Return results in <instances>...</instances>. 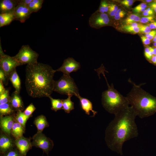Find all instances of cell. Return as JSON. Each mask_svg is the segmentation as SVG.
Wrapping results in <instances>:
<instances>
[{
    "label": "cell",
    "instance_id": "6da1fadb",
    "mask_svg": "<svg viewBox=\"0 0 156 156\" xmlns=\"http://www.w3.org/2000/svg\"><path fill=\"white\" fill-rule=\"evenodd\" d=\"M114 115V119L106 129L105 139L108 148L122 155L124 143L138 136V130L135 122L137 116L131 106Z\"/></svg>",
    "mask_w": 156,
    "mask_h": 156
},
{
    "label": "cell",
    "instance_id": "7a4b0ae2",
    "mask_svg": "<svg viewBox=\"0 0 156 156\" xmlns=\"http://www.w3.org/2000/svg\"><path fill=\"white\" fill-rule=\"evenodd\" d=\"M55 70L49 65L38 62L27 65L25 86L27 92L34 98L48 97L52 94Z\"/></svg>",
    "mask_w": 156,
    "mask_h": 156
},
{
    "label": "cell",
    "instance_id": "3957f363",
    "mask_svg": "<svg viewBox=\"0 0 156 156\" xmlns=\"http://www.w3.org/2000/svg\"><path fill=\"white\" fill-rule=\"evenodd\" d=\"M133 84L131 91L126 96L137 116L141 118L152 115L156 112V98L151 95L131 80Z\"/></svg>",
    "mask_w": 156,
    "mask_h": 156
},
{
    "label": "cell",
    "instance_id": "277c9868",
    "mask_svg": "<svg viewBox=\"0 0 156 156\" xmlns=\"http://www.w3.org/2000/svg\"><path fill=\"white\" fill-rule=\"evenodd\" d=\"M108 86V89L102 92V103L105 109L108 112L115 114L129 106L127 97L124 96L115 89L113 84L109 85L104 73L102 72Z\"/></svg>",
    "mask_w": 156,
    "mask_h": 156
},
{
    "label": "cell",
    "instance_id": "5b68a950",
    "mask_svg": "<svg viewBox=\"0 0 156 156\" xmlns=\"http://www.w3.org/2000/svg\"><path fill=\"white\" fill-rule=\"evenodd\" d=\"M53 91L68 96L79 95V90L73 79L70 76L64 75L58 80L55 81Z\"/></svg>",
    "mask_w": 156,
    "mask_h": 156
},
{
    "label": "cell",
    "instance_id": "8992f818",
    "mask_svg": "<svg viewBox=\"0 0 156 156\" xmlns=\"http://www.w3.org/2000/svg\"><path fill=\"white\" fill-rule=\"evenodd\" d=\"M39 54L33 50L28 45H23L14 57L21 65L37 63Z\"/></svg>",
    "mask_w": 156,
    "mask_h": 156
},
{
    "label": "cell",
    "instance_id": "52a82bcc",
    "mask_svg": "<svg viewBox=\"0 0 156 156\" xmlns=\"http://www.w3.org/2000/svg\"><path fill=\"white\" fill-rule=\"evenodd\" d=\"M31 139L32 146L41 148L48 155L54 146L52 140L47 137L42 132H37Z\"/></svg>",
    "mask_w": 156,
    "mask_h": 156
},
{
    "label": "cell",
    "instance_id": "ba28073f",
    "mask_svg": "<svg viewBox=\"0 0 156 156\" xmlns=\"http://www.w3.org/2000/svg\"><path fill=\"white\" fill-rule=\"evenodd\" d=\"M89 24L92 28L99 29L111 24L109 15L106 13H101L97 10L93 13L89 18Z\"/></svg>",
    "mask_w": 156,
    "mask_h": 156
},
{
    "label": "cell",
    "instance_id": "9c48e42d",
    "mask_svg": "<svg viewBox=\"0 0 156 156\" xmlns=\"http://www.w3.org/2000/svg\"><path fill=\"white\" fill-rule=\"evenodd\" d=\"M22 65L13 57L4 54L0 55V68L3 70L8 78L10 74L17 67Z\"/></svg>",
    "mask_w": 156,
    "mask_h": 156
},
{
    "label": "cell",
    "instance_id": "30bf717a",
    "mask_svg": "<svg viewBox=\"0 0 156 156\" xmlns=\"http://www.w3.org/2000/svg\"><path fill=\"white\" fill-rule=\"evenodd\" d=\"M81 65L80 63L76 61L72 57H68L64 61L62 66L56 71L61 72L63 75L70 76V74L73 72H76L80 69Z\"/></svg>",
    "mask_w": 156,
    "mask_h": 156
},
{
    "label": "cell",
    "instance_id": "8fae6325",
    "mask_svg": "<svg viewBox=\"0 0 156 156\" xmlns=\"http://www.w3.org/2000/svg\"><path fill=\"white\" fill-rule=\"evenodd\" d=\"M13 14L15 20L23 23L29 18L31 13L27 6L19 3L16 7Z\"/></svg>",
    "mask_w": 156,
    "mask_h": 156
},
{
    "label": "cell",
    "instance_id": "7c38bea8",
    "mask_svg": "<svg viewBox=\"0 0 156 156\" xmlns=\"http://www.w3.org/2000/svg\"><path fill=\"white\" fill-rule=\"evenodd\" d=\"M15 140L10 135L4 133H1L0 136V153L3 154L16 147Z\"/></svg>",
    "mask_w": 156,
    "mask_h": 156
},
{
    "label": "cell",
    "instance_id": "4fadbf2b",
    "mask_svg": "<svg viewBox=\"0 0 156 156\" xmlns=\"http://www.w3.org/2000/svg\"><path fill=\"white\" fill-rule=\"evenodd\" d=\"M14 143L16 147L23 156H26L32 147L31 139L23 136L15 139Z\"/></svg>",
    "mask_w": 156,
    "mask_h": 156
},
{
    "label": "cell",
    "instance_id": "5bb4252c",
    "mask_svg": "<svg viewBox=\"0 0 156 156\" xmlns=\"http://www.w3.org/2000/svg\"><path fill=\"white\" fill-rule=\"evenodd\" d=\"M14 120V117L13 115L0 116V127L3 133L11 135Z\"/></svg>",
    "mask_w": 156,
    "mask_h": 156
},
{
    "label": "cell",
    "instance_id": "9a60e30c",
    "mask_svg": "<svg viewBox=\"0 0 156 156\" xmlns=\"http://www.w3.org/2000/svg\"><path fill=\"white\" fill-rule=\"evenodd\" d=\"M18 3V0H1L0 14L13 13Z\"/></svg>",
    "mask_w": 156,
    "mask_h": 156
},
{
    "label": "cell",
    "instance_id": "2e32d148",
    "mask_svg": "<svg viewBox=\"0 0 156 156\" xmlns=\"http://www.w3.org/2000/svg\"><path fill=\"white\" fill-rule=\"evenodd\" d=\"M10 103L15 111H22L24 106L20 93L14 91L11 94Z\"/></svg>",
    "mask_w": 156,
    "mask_h": 156
},
{
    "label": "cell",
    "instance_id": "e0dca14e",
    "mask_svg": "<svg viewBox=\"0 0 156 156\" xmlns=\"http://www.w3.org/2000/svg\"><path fill=\"white\" fill-rule=\"evenodd\" d=\"M77 98L79 99L80 104L82 109L88 115H90V112H92L93 113V116H94L97 113V112L93 109L92 103L88 99L86 98L81 97L80 95Z\"/></svg>",
    "mask_w": 156,
    "mask_h": 156
},
{
    "label": "cell",
    "instance_id": "ac0fdd59",
    "mask_svg": "<svg viewBox=\"0 0 156 156\" xmlns=\"http://www.w3.org/2000/svg\"><path fill=\"white\" fill-rule=\"evenodd\" d=\"M34 123L36 126L38 132H42L44 129L49 126L46 117L43 115H40L36 117Z\"/></svg>",
    "mask_w": 156,
    "mask_h": 156
},
{
    "label": "cell",
    "instance_id": "d6986e66",
    "mask_svg": "<svg viewBox=\"0 0 156 156\" xmlns=\"http://www.w3.org/2000/svg\"><path fill=\"white\" fill-rule=\"evenodd\" d=\"M8 78L14 88L15 91L20 93L21 89V80L16 69L10 74Z\"/></svg>",
    "mask_w": 156,
    "mask_h": 156
},
{
    "label": "cell",
    "instance_id": "ffe728a7",
    "mask_svg": "<svg viewBox=\"0 0 156 156\" xmlns=\"http://www.w3.org/2000/svg\"><path fill=\"white\" fill-rule=\"evenodd\" d=\"M25 128L17 122H14L11 130V134L15 139L23 136L25 131Z\"/></svg>",
    "mask_w": 156,
    "mask_h": 156
},
{
    "label": "cell",
    "instance_id": "44dd1931",
    "mask_svg": "<svg viewBox=\"0 0 156 156\" xmlns=\"http://www.w3.org/2000/svg\"><path fill=\"white\" fill-rule=\"evenodd\" d=\"M15 20L13 13H4L0 14V27L9 25Z\"/></svg>",
    "mask_w": 156,
    "mask_h": 156
},
{
    "label": "cell",
    "instance_id": "7402d4cb",
    "mask_svg": "<svg viewBox=\"0 0 156 156\" xmlns=\"http://www.w3.org/2000/svg\"><path fill=\"white\" fill-rule=\"evenodd\" d=\"M15 112L9 103L0 104V116L12 115Z\"/></svg>",
    "mask_w": 156,
    "mask_h": 156
},
{
    "label": "cell",
    "instance_id": "603a6c76",
    "mask_svg": "<svg viewBox=\"0 0 156 156\" xmlns=\"http://www.w3.org/2000/svg\"><path fill=\"white\" fill-rule=\"evenodd\" d=\"M71 95L68 96L66 99H62V109L66 113H69L70 112L74 109V103L71 100Z\"/></svg>",
    "mask_w": 156,
    "mask_h": 156
},
{
    "label": "cell",
    "instance_id": "cb8c5ba5",
    "mask_svg": "<svg viewBox=\"0 0 156 156\" xmlns=\"http://www.w3.org/2000/svg\"><path fill=\"white\" fill-rule=\"evenodd\" d=\"M43 0H32L27 6L31 13L38 12L41 9Z\"/></svg>",
    "mask_w": 156,
    "mask_h": 156
},
{
    "label": "cell",
    "instance_id": "d4e9b609",
    "mask_svg": "<svg viewBox=\"0 0 156 156\" xmlns=\"http://www.w3.org/2000/svg\"><path fill=\"white\" fill-rule=\"evenodd\" d=\"M30 117L26 116L22 111H19L17 112L14 118L16 121L25 127L26 123Z\"/></svg>",
    "mask_w": 156,
    "mask_h": 156
},
{
    "label": "cell",
    "instance_id": "484cf974",
    "mask_svg": "<svg viewBox=\"0 0 156 156\" xmlns=\"http://www.w3.org/2000/svg\"><path fill=\"white\" fill-rule=\"evenodd\" d=\"M140 24L136 23H134L128 25H125L123 27V29L127 32L136 34L139 32V26Z\"/></svg>",
    "mask_w": 156,
    "mask_h": 156
},
{
    "label": "cell",
    "instance_id": "4316f807",
    "mask_svg": "<svg viewBox=\"0 0 156 156\" xmlns=\"http://www.w3.org/2000/svg\"><path fill=\"white\" fill-rule=\"evenodd\" d=\"M50 100L51 104V109L52 110L56 112L58 110L62 109V99H54L51 95L48 96Z\"/></svg>",
    "mask_w": 156,
    "mask_h": 156
},
{
    "label": "cell",
    "instance_id": "83f0119b",
    "mask_svg": "<svg viewBox=\"0 0 156 156\" xmlns=\"http://www.w3.org/2000/svg\"><path fill=\"white\" fill-rule=\"evenodd\" d=\"M140 17L136 14H132L129 16L125 20L124 22L125 25H129L136 22H140Z\"/></svg>",
    "mask_w": 156,
    "mask_h": 156
},
{
    "label": "cell",
    "instance_id": "f1b7e54d",
    "mask_svg": "<svg viewBox=\"0 0 156 156\" xmlns=\"http://www.w3.org/2000/svg\"><path fill=\"white\" fill-rule=\"evenodd\" d=\"M10 99L9 90L8 89H6L3 94L0 95V104L10 103Z\"/></svg>",
    "mask_w": 156,
    "mask_h": 156
},
{
    "label": "cell",
    "instance_id": "f546056e",
    "mask_svg": "<svg viewBox=\"0 0 156 156\" xmlns=\"http://www.w3.org/2000/svg\"><path fill=\"white\" fill-rule=\"evenodd\" d=\"M0 156H23L17 148L15 147L13 149L2 154Z\"/></svg>",
    "mask_w": 156,
    "mask_h": 156
},
{
    "label": "cell",
    "instance_id": "4dcf8cb0",
    "mask_svg": "<svg viewBox=\"0 0 156 156\" xmlns=\"http://www.w3.org/2000/svg\"><path fill=\"white\" fill-rule=\"evenodd\" d=\"M36 108L32 103L30 104L23 112L26 116L31 117L33 113L36 110Z\"/></svg>",
    "mask_w": 156,
    "mask_h": 156
},
{
    "label": "cell",
    "instance_id": "1f68e13d",
    "mask_svg": "<svg viewBox=\"0 0 156 156\" xmlns=\"http://www.w3.org/2000/svg\"><path fill=\"white\" fill-rule=\"evenodd\" d=\"M155 17L153 16H144L141 18L139 22L142 23H151L155 21Z\"/></svg>",
    "mask_w": 156,
    "mask_h": 156
},
{
    "label": "cell",
    "instance_id": "d6a6232c",
    "mask_svg": "<svg viewBox=\"0 0 156 156\" xmlns=\"http://www.w3.org/2000/svg\"><path fill=\"white\" fill-rule=\"evenodd\" d=\"M8 78L3 70L0 68V80L2 81L4 85L6 86L8 84Z\"/></svg>",
    "mask_w": 156,
    "mask_h": 156
},
{
    "label": "cell",
    "instance_id": "836d02e7",
    "mask_svg": "<svg viewBox=\"0 0 156 156\" xmlns=\"http://www.w3.org/2000/svg\"><path fill=\"white\" fill-rule=\"evenodd\" d=\"M126 14V13L124 11L119 9L117 11L114 18L116 20H119L124 17Z\"/></svg>",
    "mask_w": 156,
    "mask_h": 156
},
{
    "label": "cell",
    "instance_id": "e575fe53",
    "mask_svg": "<svg viewBox=\"0 0 156 156\" xmlns=\"http://www.w3.org/2000/svg\"><path fill=\"white\" fill-rule=\"evenodd\" d=\"M139 27L140 28L139 32L146 34L151 31V29L148 25H142L140 24Z\"/></svg>",
    "mask_w": 156,
    "mask_h": 156
},
{
    "label": "cell",
    "instance_id": "d590c367",
    "mask_svg": "<svg viewBox=\"0 0 156 156\" xmlns=\"http://www.w3.org/2000/svg\"><path fill=\"white\" fill-rule=\"evenodd\" d=\"M145 57L148 60H151L153 55L152 52L150 50L148 47L145 48L144 52Z\"/></svg>",
    "mask_w": 156,
    "mask_h": 156
},
{
    "label": "cell",
    "instance_id": "8d00e7d4",
    "mask_svg": "<svg viewBox=\"0 0 156 156\" xmlns=\"http://www.w3.org/2000/svg\"><path fill=\"white\" fill-rule=\"evenodd\" d=\"M154 12L151 8H149L142 13V15L144 16H153Z\"/></svg>",
    "mask_w": 156,
    "mask_h": 156
},
{
    "label": "cell",
    "instance_id": "74e56055",
    "mask_svg": "<svg viewBox=\"0 0 156 156\" xmlns=\"http://www.w3.org/2000/svg\"><path fill=\"white\" fill-rule=\"evenodd\" d=\"M156 35V30L151 31L149 33L145 34V36L150 40H153Z\"/></svg>",
    "mask_w": 156,
    "mask_h": 156
},
{
    "label": "cell",
    "instance_id": "f35d334b",
    "mask_svg": "<svg viewBox=\"0 0 156 156\" xmlns=\"http://www.w3.org/2000/svg\"><path fill=\"white\" fill-rule=\"evenodd\" d=\"M134 1L132 0H124L121 2V4L127 7H129L132 5Z\"/></svg>",
    "mask_w": 156,
    "mask_h": 156
},
{
    "label": "cell",
    "instance_id": "ab89813d",
    "mask_svg": "<svg viewBox=\"0 0 156 156\" xmlns=\"http://www.w3.org/2000/svg\"><path fill=\"white\" fill-rule=\"evenodd\" d=\"M142 41L145 45H148L150 44L151 40L148 38L146 36H142L141 37Z\"/></svg>",
    "mask_w": 156,
    "mask_h": 156
},
{
    "label": "cell",
    "instance_id": "60d3db41",
    "mask_svg": "<svg viewBox=\"0 0 156 156\" xmlns=\"http://www.w3.org/2000/svg\"><path fill=\"white\" fill-rule=\"evenodd\" d=\"M104 7L105 13L108 12L109 10V3L105 0L102 1Z\"/></svg>",
    "mask_w": 156,
    "mask_h": 156
},
{
    "label": "cell",
    "instance_id": "b9f144b4",
    "mask_svg": "<svg viewBox=\"0 0 156 156\" xmlns=\"http://www.w3.org/2000/svg\"><path fill=\"white\" fill-rule=\"evenodd\" d=\"M6 89L4 86V84L2 81L0 80V95L3 94L5 91Z\"/></svg>",
    "mask_w": 156,
    "mask_h": 156
},
{
    "label": "cell",
    "instance_id": "7bdbcfd3",
    "mask_svg": "<svg viewBox=\"0 0 156 156\" xmlns=\"http://www.w3.org/2000/svg\"><path fill=\"white\" fill-rule=\"evenodd\" d=\"M32 0H18V2L28 6Z\"/></svg>",
    "mask_w": 156,
    "mask_h": 156
},
{
    "label": "cell",
    "instance_id": "ee69618b",
    "mask_svg": "<svg viewBox=\"0 0 156 156\" xmlns=\"http://www.w3.org/2000/svg\"><path fill=\"white\" fill-rule=\"evenodd\" d=\"M147 5L145 3H142L139 4L134 8H141V9H145L147 7Z\"/></svg>",
    "mask_w": 156,
    "mask_h": 156
},
{
    "label": "cell",
    "instance_id": "f6af8a7d",
    "mask_svg": "<svg viewBox=\"0 0 156 156\" xmlns=\"http://www.w3.org/2000/svg\"><path fill=\"white\" fill-rule=\"evenodd\" d=\"M148 25L151 29H156V21L150 23Z\"/></svg>",
    "mask_w": 156,
    "mask_h": 156
},
{
    "label": "cell",
    "instance_id": "bcb514c9",
    "mask_svg": "<svg viewBox=\"0 0 156 156\" xmlns=\"http://www.w3.org/2000/svg\"><path fill=\"white\" fill-rule=\"evenodd\" d=\"M150 51L152 52L153 55H156V48L151 47H148Z\"/></svg>",
    "mask_w": 156,
    "mask_h": 156
},
{
    "label": "cell",
    "instance_id": "7dc6e473",
    "mask_svg": "<svg viewBox=\"0 0 156 156\" xmlns=\"http://www.w3.org/2000/svg\"><path fill=\"white\" fill-rule=\"evenodd\" d=\"M145 9H141V8H137L134 9L133 8V11L136 12H144L145 10Z\"/></svg>",
    "mask_w": 156,
    "mask_h": 156
},
{
    "label": "cell",
    "instance_id": "c3c4849f",
    "mask_svg": "<svg viewBox=\"0 0 156 156\" xmlns=\"http://www.w3.org/2000/svg\"><path fill=\"white\" fill-rule=\"evenodd\" d=\"M151 60L153 63L156 64V55H153Z\"/></svg>",
    "mask_w": 156,
    "mask_h": 156
},
{
    "label": "cell",
    "instance_id": "681fc988",
    "mask_svg": "<svg viewBox=\"0 0 156 156\" xmlns=\"http://www.w3.org/2000/svg\"><path fill=\"white\" fill-rule=\"evenodd\" d=\"M152 0H145V1L147 3H150L152 1Z\"/></svg>",
    "mask_w": 156,
    "mask_h": 156
},
{
    "label": "cell",
    "instance_id": "f907efd6",
    "mask_svg": "<svg viewBox=\"0 0 156 156\" xmlns=\"http://www.w3.org/2000/svg\"><path fill=\"white\" fill-rule=\"evenodd\" d=\"M153 41L154 42H156V38H154L153 39Z\"/></svg>",
    "mask_w": 156,
    "mask_h": 156
},
{
    "label": "cell",
    "instance_id": "816d5d0a",
    "mask_svg": "<svg viewBox=\"0 0 156 156\" xmlns=\"http://www.w3.org/2000/svg\"><path fill=\"white\" fill-rule=\"evenodd\" d=\"M153 45L155 47H156V42H154Z\"/></svg>",
    "mask_w": 156,
    "mask_h": 156
},
{
    "label": "cell",
    "instance_id": "f5cc1de1",
    "mask_svg": "<svg viewBox=\"0 0 156 156\" xmlns=\"http://www.w3.org/2000/svg\"></svg>",
    "mask_w": 156,
    "mask_h": 156
}]
</instances>
